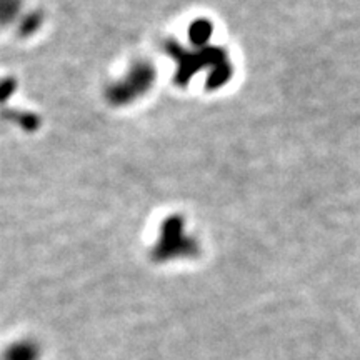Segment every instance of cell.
<instances>
[{"mask_svg": "<svg viewBox=\"0 0 360 360\" xmlns=\"http://www.w3.org/2000/svg\"><path fill=\"white\" fill-rule=\"evenodd\" d=\"M152 79H154V74H152V69L150 65H137L135 69L130 72V75L127 79H125V82L122 84V89L124 90V97L120 98V101H129V98H132L135 96H139V94L143 92V90L148 89V85L152 84ZM122 89H115V92H120ZM122 96V92L119 94V96H115V98H119Z\"/></svg>", "mask_w": 360, "mask_h": 360, "instance_id": "obj_1", "label": "cell"}, {"mask_svg": "<svg viewBox=\"0 0 360 360\" xmlns=\"http://www.w3.org/2000/svg\"><path fill=\"white\" fill-rule=\"evenodd\" d=\"M20 0H0V24L11 22L17 15Z\"/></svg>", "mask_w": 360, "mask_h": 360, "instance_id": "obj_2", "label": "cell"}, {"mask_svg": "<svg viewBox=\"0 0 360 360\" xmlns=\"http://www.w3.org/2000/svg\"><path fill=\"white\" fill-rule=\"evenodd\" d=\"M210 34V25L205 20H197L191 27V37L193 42H202Z\"/></svg>", "mask_w": 360, "mask_h": 360, "instance_id": "obj_3", "label": "cell"}, {"mask_svg": "<svg viewBox=\"0 0 360 360\" xmlns=\"http://www.w3.org/2000/svg\"><path fill=\"white\" fill-rule=\"evenodd\" d=\"M40 20H42V17H40L37 12H35L34 15H30L29 19H27V20L24 22V25H22V30H24V34H30V32H32L35 27H37V25L40 24Z\"/></svg>", "mask_w": 360, "mask_h": 360, "instance_id": "obj_4", "label": "cell"}]
</instances>
